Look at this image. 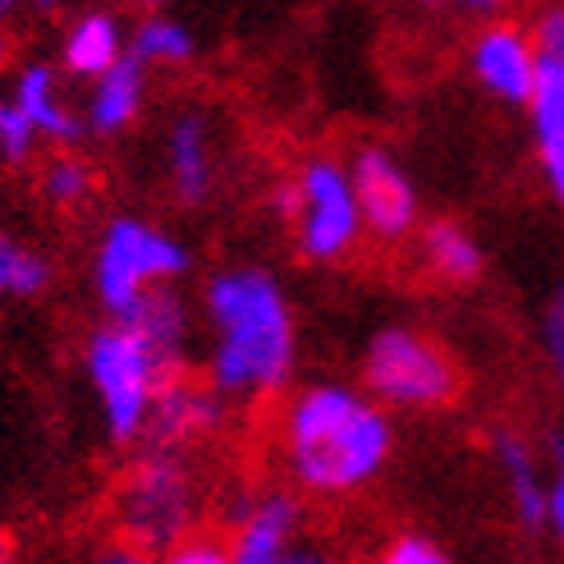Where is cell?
I'll return each mask as SVG.
<instances>
[{
  "mask_svg": "<svg viewBox=\"0 0 564 564\" xmlns=\"http://www.w3.org/2000/svg\"><path fill=\"white\" fill-rule=\"evenodd\" d=\"M275 441L303 500H349L390 468L394 422L354 381H307L285 390Z\"/></svg>",
  "mask_w": 564,
  "mask_h": 564,
  "instance_id": "1",
  "label": "cell"
},
{
  "mask_svg": "<svg viewBox=\"0 0 564 564\" xmlns=\"http://www.w3.org/2000/svg\"><path fill=\"white\" fill-rule=\"evenodd\" d=\"M203 317L212 326L207 381L230 404L280 400L299 372V317L290 290L271 267H225L203 285Z\"/></svg>",
  "mask_w": 564,
  "mask_h": 564,
  "instance_id": "2",
  "label": "cell"
},
{
  "mask_svg": "<svg viewBox=\"0 0 564 564\" xmlns=\"http://www.w3.org/2000/svg\"><path fill=\"white\" fill-rule=\"evenodd\" d=\"M116 532L148 555L171 551L203 523V482L188 464V449L138 445L116 482Z\"/></svg>",
  "mask_w": 564,
  "mask_h": 564,
  "instance_id": "3",
  "label": "cell"
},
{
  "mask_svg": "<svg viewBox=\"0 0 564 564\" xmlns=\"http://www.w3.org/2000/svg\"><path fill=\"white\" fill-rule=\"evenodd\" d=\"M83 377H88L93 400L101 409L106 441L133 449L143 441L156 390L165 386V377H175V368L129 322L106 317L83 340Z\"/></svg>",
  "mask_w": 564,
  "mask_h": 564,
  "instance_id": "4",
  "label": "cell"
},
{
  "mask_svg": "<svg viewBox=\"0 0 564 564\" xmlns=\"http://www.w3.org/2000/svg\"><path fill=\"white\" fill-rule=\"evenodd\" d=\"M358 386L372 394L381 409L394 413H441L459 404L464 394V368L432 330L394 322L372 330V340L362 345L358 362Z\"/></svg>",
  "mask_w": 564,
  "mask_h": 564,
  "instance_id": "5",
  "label": "cell"
},
{
  "mask_svg": "<svg viewBox=\"0 0 564 564\" xmlns=\"http://www.w3.org/2000/svg\"><path fill=\"white\" fill-rule=\"evenodd\" d=\"M271 212L294 230L299 258L313 267L345 262L362 239L349 161H335V156L299 161V171L271 188Z\"/></svg>",
  "mask_w": 564,
  "mask_h": 564,
  "instance_id": "6",
  "label": "cell"
},
{
  "mask_svg": "<svg viewBox=\"0 0 564 564\" xmlns=\"http://www.w3.org/2000/svg\"><path fill=\"white\" fill-rule=\"evenodd\" d=\"M193 271V252L180 235L148 216H110L93 248V294L106 317H120L148 290L180 285Z\"/></svg>",
  "mask_w": 564,
  "mask_h": 564,
  "instance_id": "7",
  "label": "cell"
},
{
  "mask_svg": "<svg viewBox=\"0 0 564 564\" xmlns=\"http://www.w3.org/2000/svg\"><path fill=\"white\" fill-rule=\"evenodd\" d=\"M528 33L538 46V78H532V97L523 106L532 161H538L546 193L564 207V0L546 6Z\"/></svg>",
  "mask_w": 564,
  "mask_h": 564,
  "instance_id": "8",
  "label": "cell"
},
{
  "mask_svg": "<svg viewBox=\"0 0 564 564\" xmlns=\"http://www.w3.org/2000/svg\"><path fill=\"white\" fill-rule=\"evenodd\" d=\"M349 180L358 197L362 235H372L377 243H409L422 225V203L417 184L404 171V161L381 143L358 148L349 161Z\"/></svg>",
  "mask_w": 564,
  "mask_h": 564,
  "instance_id": "9",
  "label": "cell"
},
{
  "mask_svg": "<svg viewBox=\"0 0 564 564\" xmlns=\"http://www.w3.org/2000/svg\"><path fill=\"white\" fill-rule=\"evenodd\" d=\"M225 422H230V400H225L207 377L197 381L184 368L175 377H165V386L156 390L143 441L138 445H148V449H193V445L212 441Z\"/></svg>",
  "mask_w": 564,
  "mask_h": 564,
  "instance_id": "10",
  "label": "cell"
},
{
  "mask_svg": "<svg viewBox=\"0 0 564 564\" xmlns=\"http://www.w3.org/2000/svg\"><path fill=\"white\" fill-rule=\"evenodd\" d=\"M468 74L491 101L523 110L532 97V78H538V46L532 33L519 23L491 19L468 42Z\"/></svg>",
  "mask_w": 564,
  "mask_h": 564,
  "instance_id": "11",
  "label": "cell"
},
{
  "mask_svg": "<svg viewBox=\"0 0 564 564\" xmlns=\"http://www.w3.org/2000/svg\"><path fill=\"white\" fill-rule=\"evenodd\" d=\"M303 532V496L294 487H262L235 505L230 564H275Z\"/></svg>",
  "mask_w": 564,
  "mask_h": 564,
  "instance_id": "12",
  "label": "cell"
},
{
  "mask_svg": "<svg viewBox=\"0 0 564 564\" xmlns=\"http://www.w3.org/2000/svg\"><path fill=\"white\" fill-rule=\"evenodd\" d=\"M165 184H171V197L180 207H207L220 165H216V129L207 110H180V116L165 124Z\"/></svg>",
  "mask_w": 564,
  "mask_h": 564,
  "instance_id": "13",
  "label": "cell"
},
{
  "mask_svg": "<svg viewBox=\"0 0 564 564\" xmlns=\"http://www.w3.org/2000/svg\"><path fill=\"white\" fill-rule=\"evenodd\" d=\"M491 459L500 468L505 496H510V514L523 538H542L546 532V473L538 459V445H532L519 427H491L487 436Z\"/></svg>",
  "mask_w": 564,
  "mask_h": 564,
  "instance_id": "14",
  "label": "cell"
},
{
  "mask_svg": "<svg viewBox=\"0 0 564 564\" xmlns=\"http://www.w3.org/2000/svg\"><path fill=\"white\" fill-rule=\"evenodd\" d=\"M148 106V65L133 61L124 51L101 78L88 83V101H83V133L88 138H120L138 124Z\"/></svg>",
  "mask_w": 564,
  "mask_h": 564,
  "instance_id": "15",
  "label": "cell"
},
{
  "mask_svg": "<svg viewBox=\"0 0 564 564\" xmlns=\"http://www.w3.org/2000/svg\"><path fill=\"white\" fill-rule=\"evenodd\" d=\"M10 101L28 116V124L37 129V138H46V143L55 148H74L83 143V116L65 101L61 93V69L46 65V61H33L23 65L10 83Z\"/></svg>",
  "mask_w": 564,
  "mask_h": 564,
  "instance_id": "16",
  "label": "cell"
},
{
  "mask_svg": "<svg viewBox=\"0 0 564 564\" xmlns=\"http://www.w3.org/2000/svg\"><path fill=\"white\" fill-rule=\"evenodd\" d=\"M120 322H129L143 340L171 362L175 372L188 368V345H193V307L188 299L175 290V285H161V290H148L138 303H129Z\"/></svg>",
  "mask_w": 564,
  "mask_h": 564,
  "instance_id": "17",
  "label": "cell"
},
{
  "mask_svg": "<svg viewBox=\"0 0 564 564\" xmlns=\"http://www.w3.org/2000/svg\"><path fill=\"white\" fill-rule=\"evenodd\" d=\"M124 51H129V28L120 23V14L83 10L69 19L65 37H61V74H69L78 83H93L116 65Z\"/></svg>",
  "mask_w": 564,
  "mask_h": 564,
  "instance_id": "18",
  "label": "cell"
},
{
  "mask_svg": "<svg viewBox=\"0 0 564 564\" xmlns=\"http://www.w3.org/2000/svg\"><path fill=\"white\" fill-rule=\"evenodd\" d=\"M417 248H422V267H427L441 285H477L487 275V252L473 239V230H464L459 220H422L417 225Z\"/></svg>",
  "mask_w": 564,
  "mask_h": 564,
  "instance_id": "19",
  "label": "cell"
},
{
  "mask_svg": "<svg viewBox=\"0 0 564 564\" xmlns=\"http://www.w3.org/2000/svg\"><path fill=\"white\" fill-rule=\"evenodd\" d=\"M129 55L148 69H180L197 55V37L171 14H143L129 28Z\"/></svg>",
  "mask_w": 564,
  "mask_h": 564,
  "instance_id": "20",
  "label": "cell"
},
{
  "mask_svg": "<svg viewBox=\"0 0 564 564\" xmlns=\"http://www.w3.org/2000/svg\"><path fill=\"white\" fill-rule=\"evenodd\" d=\"M51 280H55V267L46 252L14 239L10 230H0V299H37L51 290Z\"/></svg>",
  "mask_w": 564,
  "mask_h": 564,
  "instance_id": "21",
  "label": "cell"
},
{
  "mask_svg": "<svg viewBox=\"0 0 564 564\" xmlns=\"http://www.w3.org/2000/svg\"><path fill=\"white\" fill-rule=\"evenodd\" d=\"M37 184H42V197H46L51 207L74 212V207H83L97 193V171L83 156H74L69 148H61V156H51L42 165V180Z\"/></svg>",
  "mask_w": 564,
  "mask_h": 564,
  "instance_id": "22",
  "label": "cell"
},
{
  "mask_svg": "<svg viewBox=\"0 0 564 564\" xmlns=\"http://www.w3.org/2000/svg\"><path fill=\"white\" fill-rule=\"evenodd\" d=\"M372 564H455L432 532H417V528H404V532H390L381 542V551L372 555Z\"/></svg>",
  "mask_w": 564,
  "mask_h": 564,
  "instance_id": "23",
  "label": "cell"
},
{
  "mask_svg": "<svg viewBox=\"0 0 564 564\" xmlns=\"http://www.w3.org/2000/svg\"><path fill=\"white\" fill-rule=\"evenodd\" d=\"M538 349H542V362L551 381L564 390V275L560 285L551 290V299L542 303V317H538Z\"/></svg>",
  "mask_w": 564,
  "mask_h": 564,
  "instance_id": "24",
  "label": "cell"
},
{
  "mask_svg": "<svg viewBox=\"0 0 564 564\" xmlns=\"http://www.w3.org/2000/svg\"><path fill=\"white\" fill-rule=\"evenodd\" d=\"M37 129L28 124V116L10 101V93L0 97V161L6 165H28L37 156Z\"/></svg>",
  "mask_w": 564,
  "mask_h": 564,
  "instance_id": "25",
  "label": "cell"
},
{
  "mask_svg": "<svg viewBox=\"0 0 564 564\" xmlns=\"http://www.w3.org/2000/svg\"><path fill=\"white\" fill-rule=\"evenodd\" d=\"M152 564H230V546H225V538H212V532H193L171 551H161Z\"/></svg>",
  "mask_w": 564,
  "mask_h": 564,
  "instance_id": "26",
  "label": "cell"
},
{
  "mask_svg": "<svg viewBox=\"0 0 564 564\" xmlns=\"http://www.w3.org/2000/svg\"><path fill=\"white\" fill-rule=\"evenodd\" d=\"M156 555H148L143 546H133L129 538H120V532H110V538H101L93 551H88V560L83 564H152Z\"/></svg>",
  "mask_w": 564,
  "mask_h": 564,
  "instance_id": "27",
  "label": "cell"
},
{
  "mask_svg": "<svg viewBox=\"0 0 564 564\" xmlns=\"http://www.w3.org/2000/svg\"><path fill=\"white\" fill-rule=\"evenodd\" d=\"M546 532L564 546V459L546 473Z\"/></svg>",
  "mask_w": 564,
  "mask_h": 564,
  "instance_id": "28",
  "label": "cell"
},
{
  "mask_svg": "<svg viewBox=\"0 0 564 564\" xmlns=\"http://www.w3.org/2000/svg\"><path fill=\"white\" fill-rule=\"evenodd\" d=\"M275 564H349L345 555H335L326 546H307V542H294L285 555H280Z\"/></svg>",
  "mask_w": 564,
  "mask_h": 564,
  "instance_id": "29",
  "label": "cell"
},
{
  "mask_svg": "<svg viewBox=\"0 0 564 564\" xmlns=\"http://www.w3.org/2000/svg\"><path fill=\"white\" fill-rule=\"evenodd\" d=\"M449 10L464 14V19H473V23H491V19H500L505 0H449Z\"/></svg>",
  "mask_w": 564,
  "mask_h": 564,
  "instance_id": "30",
  "label": "cell"
},
{
  "mask_svg": "<svg viewBox=\"0 0 564 564\" xmlns=\"http://www.w3.org/2000/svg\"><path fill=\"white\" fill-rule=\"evenodd\" d=\"M23 10H33L37 19H55L61 14V0H23Z\"/></svg>",
  "mask_w": 564,
  "mask_h": 564,
  "instance_id": "31",
  "label": "cell"
},
{
  "mask_svg": "<svg viewBox=\"0 0 564 564\" xmlns=\"http://www.w3.org/2000/svg\"><path fill=\"white\" fill-rule=\"evenodd\" d=\"M0 564H19V542L10 538L6 528H0Z\"/></svg>",
  "mask_w": 564,
  "mask_h": 564,
  "instance_id": "32",
  "label": "cell"
},
{
  "mask_svg": "<svg viewBox=\"0 0 564 564\" xmlns=\"http://www.w3.org/2000/svg\"><path fill=\"white\" fill-rule=\"evenodd\" d=\"M23 14V0H0V28H6L10 19H19Z\"/></svg>",
  "mask_w": 564,
  "mask_h": 564,
  "instance_id": "33",
  "label": "cell"
},
{
  "mask_svg": "<svg viewBox=\"0 0 564 564\" xmlns=\"http://www.w3.org/2000/svg\"><path fill=\"white\" fill-rule=\"evenodd\" d=\"M10 65V37H6V28H0V69Z\"/></svg>",
  "mask_w": 564,
  "mask_h": 564,
  "instance_id": "34",
  "label": "cell"
},
{
  "mask_svg": "<svg viewBox=\"0 0 564 564\" xmlns=\"http://www.w3.org/2000/svg\"><path fill=\"white\" fill-rule=\"evenodd\" d=\"M124 6H133V10H156V6H165V0H124Z\"/></svg>",
  "mask_w": 564,
  "mask_h": 564,
  "instance_id": "35",
  "label": "cell"
},
{
  "mask_svg": "<svg viewBox=\"0 0 564 564\" xmlns=\"http://www.w3.org/2000/svg\"><path fill=\"white\" fill-rule=\"evenodd\" d=\"M413 6H417V10H445L449 0H413Z\"/></svg>",
  "mask_w": 564,
  "mask_h": 564,
  "instance_id": "36",
  "label": "cell"
}]
</instances>
